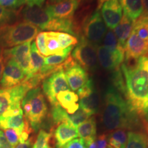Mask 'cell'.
<instances>
[{"mask_svg": "<svg viewBox=\"0 0 148 148\" xmlns=\"http://www.w3.org/2000/svg\"><path fill=\"white\" fill-rule=\"evenodd\" d=\"M79 3L77 0H63L58 3L47 5L45 9L52 18H73Z\"/></svg>", "mask_w": 148, "mask_h": 148, "instance_id": "14", "label": "cell"}, {"mask_svg": "<svg viewBox=\"0 0 148 148\" xmlns=\"http://www.w3.org/2000/svg\"><path fill=\"white\" fill-rule=\"evenodd\" d=\"M30 89V86L24 82L12 88H0V118L21 110L22 99Z\"/></svg>", "mask_w": 148, "mask_h": 148, "instance_id": "5", "label": "cell"}, {"mask_svg": "<svg viewBox=\"0 0 148 148\" xmlns=\"http://www.w3.org/2000/svg\"><path fill=\"white\" fill-rule=\"evenodd\" d=\"M77 136L76 127L68 122L58 123L53 131V138L56 148H62Z\"/></svg>", "mask_w": 148, "mask_h": 148, "instance_id": "18", "label": "cell"}, {"mask_svg": "<svg viewBox=\"0 0 148 148\" xmlns=\"http://www.w3.org/2000/svg\"><path fill=\"white\" fill-rule=\"evenodd\" d=\"M73 46H71L66 49H64L63 51L60 54L51 55L47 56L44 60V65L53 66V67H63L65 61L69 58L70 53L73 49Z\"/></svg>", "mask_w": 148, "mask_h": 148, "instance_id": "27", "label": "cell"}, {"mask_svg": "<svg viewBox=\"0 0 148 148\" xmlns=\"http://www.w3.org/2000/svg\"><path fill=\"white\" fill-rule=\"evenodd\" d=\"M33 143L32 138H29L28 140L26 141L23 142V143H18L17 145L14 148H32Z\"/></svg>", "mask_w": 148, "mask_h": 148, "instance_id": "45", "label": "cell"}, {"mask_svg": "<svg viewBox=\"0 0 148 148\" xmlns=\"http://www.w3.org/2000/svg\"><path fill=\"white\" fill-rule=\"evenodd\" d=\"M102 42L103 46L110 49H115L120 46L115 34L111 29L106 33Z\"/></svg>", "mask_w": 148, "mask_h": 148, "instance_id": "35", "label": "cell"}, {"mask_svg": "<svg viewBox=\"0 0 148 148\" xmlns=\"http://www.w3.org/2000/svg\"><path fill=\"white\" fill-rule=\"evenodd\" d=\"M77 43L72 52V58L74 61L85 70H95L98 64L95 45L88 41L84 36L81 37Z\"/></svg>", "mask_w": 148, "mask_h": 148, "instance_id": "6", "label": "cell"}, {"mask_svg": "<svg viewBox=\"0 0 148 148\" xmlns=\"http://www.w3.org/2000/svg\"><path fill=\"white\" fill-rule=\"evenodd\" d=\"M143 9L145 10V14L148 15V0H142Z\"/></svg>", "mask_w": 148, "mask_h": 148, "instance_id": "46", "label": "cell"}, {"mask_svg": "<svg viewBox=\"0 0 148 148\" xmlns=\"http://www.w3.org/2000/svg\"><path fill=\"white\" fill-rule=\"evenodd\" d=\"M16 13L24 22L33 24L41 29H45L52 19L46 9L40 5H26L16 11Z\"/></svg>", "mask_w": 148, "mask_h": 148, "instance_id": "9", "label": "cell"}, {"mask_svg": "<svg viewBox=\"0 0 148 148\" xmlns=\"http://www.w3.org/2000/svg\"><path fill=\"white\" fill-rule=\"evenodd\" d=\"M127 101L112 86H109L104 95L101 123L107 130L134 128L136 121Z\"/></svg>", "mask_w": 148, "mask_h": 148, "instance_id": "2", "label": "cell"}, {"mask_svg": "<svg viewBox=\"0 0 148 148\" xmlns=\"http://www.w3.org/2000/svg\"><path fill=\"white\" fill-rule=\"evenodd\" d=\"M106 0H97V10H99L101 8V5L103 3L106 1Z\"/></svg>", "mask_w": 148, "mask_h": 148, "instance_id": "47", "label": "cell"}, {"mask_svg": "<svg viewBox=\"0 0 148 148\" xmlns=\"http://www.w3.org/2000/svg\"><path fill=\"white\" fill-rule=\"evenodd\" d=\"M92 115V114L90 112H88V111L84 110V108L79 106L78 110L75 113L69 114L68 121H69V123L73 125V126L77 127L79 124H81L86 120H87Z\"/></svg>", "mask_w": 148, "mask_h": 148, "instance_id": "31", "label": "cell"}, {"mask_svg": "<svg viewBox=\"0 0 148 148\" xmlns=\"http://www.w3.org/2000/svg\"><path fill=\"white\" fill-rule=\"evenodd\" d=\"M51 136V133L46 132L43 130H40L32 148H53L50 145Z\"/></svg>", "mask_w": 148, "mask_h": 148, "instance_id": "32", "label": "cell"}, {"mask_svg": "<svg viewBox=\"0 0 148 148\" xmlns=\"http://www.w3.org/2000/svg\"><path fill=\"white\" fill-rule=\"evenodd\" d=\"M5 64L0 86L2 88H9L23 82L26 75L18 64L12 59L5 60Z\"/></svg>", "mask_w": 148, "mask_h": 148, "instance_id": "12", "label": "cell"}, {"mask_svg": "<svg viewBox=\"0 0 148 148\" xmlns=\"http://www.w3.org/2000/svg\"><path fill=\"white\" fill-rule=\"evenodd\" d=\"M134 21L128 16L123 14L122 18L117 26L114 29V33L115 34L119 45L125 48L127 39L132 33Z\"/></svg>", "mask_w": 148, "mask_h": 148, "instance_id": "21", "label": "cell"}, {"mask_svg": "<svg viewBox=\"0 0 148 148\" xmlns=\"http://www.w3.org/2000/svg\"><path fill=\"white\" fill-rule=\"evenodd\" d=\"M36 45L38 51L40 54L45 56H49L48 55L47 47H46L45 41V32H39L36 36Z\"/></svg>", "mask_w": 148, "mask_h": 148, "instance_id": "38", "label": "cell"}, {"mask_svg": "<svg viewBox=\"0 0 148 148\" xmlns=\"http://www.w3.org/2000/svg\"><path fill=\"white\" fill-rule=\"evenodd\" d=\"M45 0H19V6L25 3L27 5H40L42 6Z\"/></svg>", "mask_w": 148, "mask_h": 148, "instance_id": "43", "label": "cell"}, {"mask_svg": "<svg viewBox=\"0 0 148 148\" xmlns=\"http://www.w3.org/2000/svg\"><path fill=\"white\" fill-rule=\"evenodd\" d=\"M108 148H125L127 144V133L123 129H116L107 134Z\"/></svg>", "mask_w": 148, "mask_h": 148, "instance_id": "24", "label": "cell"}, {"mask_svg": "<svg viewBox=\"0 0 148 148\" xmlns=\"http://www.w3.org/2000/svg\"><path fill=\"white\" fill-rule=\"evenodd\" d=\"M0 5L5 8L14 10L19 6V0H0Z\"/></svg>", "mask_w": 148, "mask_h": 148, "instance_id": "40", "label": "cell"}, {"mask_svg": "<svg viewBox=\"0 0 148 148\" xmlns=\"http://www.w3.org/2000/svg\"><path fill=\"white\" fill-rule=\"evenodd\" d=\"M77 136L82 138L86 147L90 145L97 136V124L94 116L88 118L76 127Z\"/></svg>", "mask_w": 148, "mask_h": 148, "instance_id": "19", "label": "cell"}, {"mask_svg": "<svg viewBox=\"0 0 148 148\" xmlns=\"http://www.w3.org/2000/svg\"><path fill=\"white\" fill-rule=\"evenodd\" d=\"M44 60L45 57L42 56L39 53L37 49L36 42L33 41L30 47V63L29 73L26 75V77L39 73L44 65Z\"/></svg>", "mask_w": 148, "mask_h": 148, "instance_id": "25", "label": "cell"}, {"mask_svg": "<svg viewBox=\"0 0 148 148\" xmlns=\"http://www.w3.org/2000/svg\"><path fill=\"white\" fill-rule=\"evenodd\" d=\"M63 1V0H48L47 5H50V4H53V3H56L60 2V1Z\"/></svg>", "mask_w": 148, "mask_h": 148, "instance_id": "48", "label": "cell"}, {"mask_svg": "<svg viewBox=\"0 0 148 148\" xmlns=\"http://www.w3.org/2000/svg\"><path fill=\"white\" fill-rule=\"evenodd\" d=\"M124 50L127 60L148 56V40L141 39L132 32L125 44Z\"/></svg>", "mask_w": 148, "mask_h": 148, "instance_id": "15", "label": "cell"}, {"mask_svg": "<svg viewBox=\"0 0 148 148\" xmlns=\"http://www.w3.org/2000/svg\"><path fill=\"white\" fill-rule=\"evenodd\" d=\"M24 116L34 132L40 129L47 116L48 108L45 97L40 87L32 88L21 101Z\"/></svg>", "mask_w": 148, "mask_h": 148, "instance_id": "3", "label": "cell"}, {"mask_svg": "<svg viewBox=\"0 0 148 148\" xmlns=\"http://www.w3.org/2000/svg\"><path fill=\"white\" fill-rule=\"evenodd\" d=\"M39 33V28L27 22H17L0 27V47H12L32 41Z\"/></svg>", "mask_w": 148, "mask_h": 148, "instance_id": "4", "label": "cell"}, {"mask_svg": "<svg viewBox=\"0 0 148 148\" xmlns=\"http://www.w3.org/2000/svg\"><path fill=\"white\" fill-rule=\"evenodd\" d=\"M65 75L69 87L73 91H77L89 79L86 70L75 62L66 68Z\"/></svg>", "mask_w": 148, "mask_h": 148, "instance_id": "16", "label": "cell"}, {"mask_svg": "<svg viewBox=\"0 0 148 148\" xmlns=\"http://www.w3.org/2000/svg\"><path fill=\"white\" fill-rule=\"evenodd\" d=\"M86 148H108L107 134H101L96 136L93 142Z\"/></svg>", "mask_w": 148, "mask_h": 148, "instance_id": "39", "label": "cell"}, {"mask_svg": "<svg viewBox=\"0 0 148 148\" xmlns=\"http://www.w3.org/2000/svg\"><path fill=\"white\" fill-rule=\"evenodd\" d=\"M45 30L64 32L69 34H76L73 18H52L46 26Z\"/></svg>", "mask_w": 148, "mask_h": 148, "instance_id": "23", "label": "cell"}, {"mask_svg": "<svg viewBox=\"0 0 148 148\" xmlns=\"http://www.w3.org/2000/svg\"><path fill=\"white\" fill-rule=\"evenodd\" d=\"M95 91V87H94L93 82L91 79H88L87 82L85 83V84L77 90V94L79 99H83V98L87 97L88 96Z\"/></svg>", "mask_w": 148, "mask_h": 148, "instance_id": "36", "label": "cell"}, {"mask_svg": "<svg viewBox=\"0 0 148 148\" xmlns=\"http://www.w3.org/2000/svg\"><path fill=\"white\" fill-rule=\"evenodd\" d=\"M84 37L93 45L102 41L106 33V27L100 12L97 10L83 22Z\"/></svg>", "mask_w": 148, "mask_h": 148, "instance_id": "8", "label": "cell"}, {"mask_svg": "<svg viewBox=\"0 0 148 148\" xmlns=\"http://www.w3.org/2000/svg\"><path fill=\"white\" fill-rule=\"evenodd\" d=\"M125 15L133 21L143 14V6L142 0H119Z\"/></svg>", "mask_w": 148, "mask_h": 148, "instance_id": "22", "label": "cell"}, {"mask_svg": "<svg viewBox=\"0 0 148 148\" xmlns=\"http://www.w3.org/2000/svg\"><path fill=\"white\" fill-rule=\"evenodd\" d=\"M45 33L46 47L48 55L60 54L63 51L64 49L61 47L58 39L55 36L53 31H47Z\"/></svg>", "mask_w": 148, "mask_h": 148, "instance_id": "29", "label": "cell"}, {"mask_svg": "<svg viewBox=\"0 0 148 148\" xmlns=\"http://www.w3.org/2000/svg\"><path fill=\"white\" fill-rule=\"evenodd\" d=\"M16 16H17L16 11L0 5V27L8 25Z\"/></svg>", "mask_w": 148, "mask_h": 148, "instance_id": "34", "label": "cell"}, {"mask_svg": "<svg viewBox=\"0 0 148 148\" xmlns=\"http://www.w3.org/2000/svg\"><path fill=\"white\" fill-rule=\"evenodd\" d=\"M132 32L141 39L148 40V15L144 13L134 21Z\"/></svg>", "mask_w": 148, "mask_h": 148, "instance_id": "28", "label": "cell"}, {"mask_svg": "<svg viewBox=\"0 0 148 148\" xmlns=\"http://www.w3.org/2000/svg\"><path fill=\"white\" fill-rule=\"evenodd\" d=\"M125 148H147V134L142 132L130 130Z\"/></svg>", "mask_w": 148, "mask_h": 148, "instance_id": "26", "label": "cell"}, {"mask_svg": "<svg viewBox=\"0 0 148 148\" xmlns=\"http://www.w3.org/2000/svg\"><path fill=\"white\" fill-rule=\"evenodd\" d=\"M98 61L103 69L108 71L118 70L125 56L124 48L121 46L115 49H108L103 45L97 48Z\"/></svg>", "mask_w": 148, "mask_h": 148, "instance_id": "10", "label": "cell"}, {"mask_svg": "<svg viewBox=\"0 0 148 148\" xmlns=\"http://www.w3.org/2000/svg\"><path fill=\"white\" fill-rule=\"evenodd\" d=\"M62 148H86L82 138H75L66 144Z\"/></svg>", "mask_w": 148, "mask_h": 148, "instance_id": "41", "label": "cell"}, {"mask_svg": "<svg viewBox=\"0 0 148 148\" xmlns=\"http://www.w3.org/2000/svg\"><path fill=\"white\" fill-rule=\"evenodd\" d=\"M31 42H27L12 48L3 49L5 60L7 59L13 60L23 69L25 75H27L29 70Z\"/></svg>", "mask_w": 148, "mask_h": 148, "instance_id": "11", "label": "cell"}, {"mask_svg": "<svg viewBox=\"0 0 148 148\" xmlns=\"http://www.w3.org/2000/svg\"><path fill=\"white\" fill-rule=\"evenodd\" d=\"M0 129H14L19 133L20 136L25 131H32L30 125L24 116L23 110L17 113L0 118Z\"/></svg>", "mask_w": 148, "mask_h": 148, "instance_id": "17", "label": "cell"}, {"mask_svg": "<svg viewBox=\"0 0 148 148\" xmlns=\"http://www.w3.org/2000/svg\"><path fill=\"white\" fill-rule=\"evenodd\" d=\"M99 103V97H98L97 93L95 90L91 95L88 96L87 97L81 99L79 106L88 112H90L92 114H94L96 113V112L98 110Z\"/></svg>", "mask_w": 148, "mask_h": 148, "instance_id": "30", "label": "cell"}, {"mask_svg": "<svg viewBox=\"0 0 148 148\" xmlns=\"http://www.w3.org/2000/svg\"><path fill=\"white\" fill-rule=\"evenodd\" d=\"M0 148H14L5 138L4 133L0 130Z\"/></svg>", "mask_w": 148, "mask_h": 148, "instance_id": "42", "label": "cell"}, {"mask_svg": "<svg viewBox=\"0 0 148 148\" xmlns=\"http://www.w3.org/2000/svg\"><path fill=\"white\" fill-rule=\"evenodd\" d=\"M145 126L147 130V148H148V122H145Z\"/></svg>", "mask_w": 148, "mask_h": 148, "instance_id": "49", "label": "cell"}, {"mask_svg": "<svg viewBox=\"0 0 148 148\" xmlns=\"http://www.w3.org/2000/svg\"><path fill=\"white\" fill-rule=\"evenodd\" d=\"M126 84L127 101L134 113L148 122V56L140 57L136 64L121 66Z\"/></svg>", "mask_w": 148, "mask_h": 148, "instance_id": "1", "label": "cell"}, {"mask_svg": "<svg viewBox=\"0 0 148 148\" xmlns=\"http://www.w3.org/2000/svg\"><path fill=\"white\" fill-rule=\"evenodd\" d=\"M42 88L44 94L51 106L58 104L56 100L57 95L62 91L70 90L64 69L53 72L46 77L42 82Z\"/></svg>", "mask_w": 148, "mask_h": 148, "instance_id": "7", "label": "cell"}, {"mask_svg": "<svg viewBox=\"0 0 148 148\" xmlns=\"http://www.w3.org/2000/svg\"><path fill=\"white\" fill-rule=\"evenodd\" d=\"M5 138L8 140V143L14 148L20 143V134L17 131L14 129L3 130Z\"/></svg>", "mask_w": 148, "mask_h": 148, "instance_id": "37", "label": "cell"}, {"mask_svg": "<svg viewBox=\"0 0 148 148\" xmlns=\"http://www.w3.org/2000/svg\"><path fill=\"white\" fill-rule=\"evenodd\" d=\"M54 34L62 49L76 45L78 42L76 37L71 34L60 32H54Z\"/></svg>", "mask_w": 148, "mask_h": 148, "instance_id": "33", "label": "cell"}, {"mask_svg": "<svg viewBox=\"0 0 148 148\" xmlns=\"http://www.w3.org/2000/svg\"><path fill=\"white\" fill-rule=\"evenodd\" d=\"M5 67V58L3 56V49L0 47V81L2 77L3 72Z\"/></svg>", "mask_w": 148, "mask_h": 148, "instance_id": "44", "label": "cell"}, {"mask_svg": "<svg viewBox=\"0 0 148 148\" xmlns=\"http://www.w3.org/2000/svg\"><path fill=\"white\" fill-rule=\"evenodd\" d=\"M101 17L110 29L117 26L122 18V8L119 0H106L101 7Z\"/></svg>", "mask_w": 148, "mask_h": 148, "instance_id": "13", "label": "cell"}, {"mask_svg": "<svg viewBox=\"0 0 148 148\" xmlns=\"http://www.w3.org/2000/svg\"><path fill=\"white\" fill-rule=\"evenodd\" d=\"M56 100L61 108L69 114L75 113L79 108L78 95L70 90L59 92L56 96Z\"/></svg>", "mask_w": 148, "mask_h": 148, "instance_id": "20", "label": "cell"}, {"mask_svg": "<svg viewBox=\"0 0 148 148\" xmlns=\"http://www.w3.org/2000/svg\"><path fill=\"white\" fill-rule=\"evenodd\" d=\"M77 1L80 3V2H84V1H89V0H77Z\"/></svg>", "mask_w": 148, "mask_h": 148, "instance_id": "50", "label": "cell"}]
</instances>
